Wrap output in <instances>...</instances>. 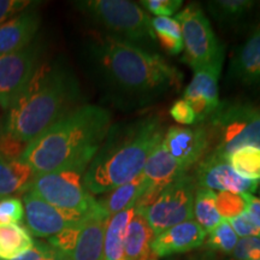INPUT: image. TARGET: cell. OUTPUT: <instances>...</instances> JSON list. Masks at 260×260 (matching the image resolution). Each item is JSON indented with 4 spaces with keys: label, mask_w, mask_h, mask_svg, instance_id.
Returning <instances> with one entry per match:
<instances>
[{
    "label": "cell",
    "mask_w": 260,
    "mask_h": 260,
    "mask_svg": "<svg viewBox=\"0 0 260 260\" xmlns=\"http://www.w3.org/2000/svg\"><path fill=\"white\" fill-rule=\"evenodd\" d=\"M80 84L60 60L39 64L27 88L8 110L2 134L27 147L51 125L79 107Z\"/></svg>",
    "instance_id": "cell-2"
},
{
    "label": "cell",
    "mask_w": 260,
    "mask_h": 260,
    "mask_svg": "<svg viewBox=\"0 0 260 260\" xmlns=\"http://www.w3.org/2000/svg\"><path fill=\"white\" fill-rule=\"evenodd\" d=\"M40 54L41 45L39 41L0 54V106L6 111L27 88L39 67Z\"/></svg>",
    "instance_id": "cell-10"
},
{
    "label": "cell",
    "mask_w": 260,
    "mask_h": 260,
    "mask_svg": "<svg viewBox=\"0 0 260 260\" xmlns=\"http://www.w3.org/2000/svg\"><path fill=\"white\" fill-rule=\"evenodd\" d=\"M40 15L35 10L27 9L0 25V54L31 44L40 28Z\"/></svg>",
    "instance_id": "cell-17"
},
{
    "label": "cell",
    "mask_w": 260,
    "mask_h": 260,
    "mask_svg": "<svg viewBox=\"0 0 260 260\" xmlns=\"http://www.w3.org/2000/svg\"><path fill=\"white\" fill-rule=\"evenodd\" d=\"M24 218L23 201L11 197L0 200V224H17Z\"/></svg>",
    "instance_id": "cell-31"
},
{
    "label": "cell",
    "mask_w": 260,
    "mask_h": 260,
    "mask_svg": "<svg viewBox=\"0 0 260 260\" xmlns=\"http://www.w3.org/2000/svg\"><path fill=\"white\" fill-rule=\"evenodd\" d=\"M89 162H79L59 170L34 175L25 193H31L45 203L64 210L88 213L98 200L84 188L83 176Z\"/></svg>",
    "instance_id": "cell-7"
},
{
    "label": "cell",
    "mask_w": 260,
    "mask_h": 260,
    "mask_svg": "<svg viewBox=\"0 0 260 260\" xmlns=\"http://www.w3.org/2000/svg\"><path fill=\"white\" fill-rule=\"evenodd\" d=\"M146 190H147V183L141 172L134 180L106 193L103 199L98 200V204L107 216L111 217L129 207L135 206L140 197L144 195Z\"/></svg>",
    "instance_id": "cell-23"
},
{
    "label": "cell",
    "mask_w": 260,
    "mask_h": 260,
    "mask_svg": "<svg viewBox=\"0 0 260 260\" xmlns=\"http://www.w3.org/2000/svg\"><path fill=\"white\" fill-rule=\"evenodd\" d=\"M234 258L237 260L260 259V237H243L237 241L233 251Z\"/></svg>",
    "instance_id": "cell-34"
},
{
    "label": "cell",
    "mask_w": 260,
    "mask_h": 260,
    "mask_svg": "<svg viewBox=\"0 0 260 260\" xmlns=\"http://www.w3.org/2000/svg\"><path fill=\"white\" fill-rule=\"evenodd\" d=\"M254 260H260V259H254Z\"/></svg>",
    "instance_id": "cell-41"
},
{
    "label": "cell",
    "mask_w": 260,
    "mask_h": 260,
    "mask_svg": "<svg viewBox=\"0 0 260 260\" xmlns=\"http://www.w3.org/2000/svg\"><path fill=\"white\" fill-rule=\"evenodd\" d=\"M226 159L230 167L240 176L253 181L260 180V148H240Z\"/></svg>",
    "instance_id": "cell-27"
},
{
    "label": "cell",
    "mask_w": 260,
    "mask_h": 260,
    "mask_svg": "<svg viewBox=\"0 0 260 260\" xmlns=\"http://www.w3.org/2000/svg\"><path fill=\"white\" fill-rule=\"evenodd\" d=\"M187 260H216V259H214V256L210 254H199V255L190 256V258H188Z\"/></svg>",
    "instance_id": "cell-40"
},
{
    "label": "cell",
    "mask_w": 260,
    "mask_h": 260,
    "mask_svg": "<svg viewBox=\"0 0 260 260\" xmlns=\"http://www.w3.org/2000/svg\"><path fill=\"white\" fill-rule=\"evenodd\" d=\"M161 142L184 172L199 164L212 148L209 132L204 124L197 128L170 126Z\"/></svg>",
    "instance_id": "cell-12"
},
{
    "label": "cell",
    "mask_w": 260,
    "mask_h": 260,
    "mask_svg": "<svg viewBox=\"0 0 260 260\" xmlns=\"http://www.w3.org/2000/svg\"><path fill=\"white\" fill-rule=\"evenodd\" d=\"M24 206V218L31 236L50 237L61 230L76 225L86 218L88 213L64 210L45 203L31 193H24L22 198Z\"/></svg>",
    "instance_id": "cell-11"
},
{
    "label": "cell",
    "mask_w": 260,
    "mask_h": 260,
    "mask_svg": "<svg viewBox=\"0 0 260 260\" xmlns=\"http://www.w3.org/2000/svg\"><path fill=\"white\" fill-rule=\"evenodd\" d=\"M223 65L201 68L194 71V76L187 88L184 89L183 98L189 104L197 117L195 123H205L218 109L219 89L218 81Z\"/></svg>",
    "instance_id": "cell-14"
},
{
    "label": "cell",
    "mask_w": 260,
    "mask_h": 260,
    "mask_svg": "<svg viewBox=\"0 0 260 260\" xmlns=\"http://www.w3.org/2000/svg\"><path fill=\"white\" fill-rule=\"evenodd\" d=\"M155 41L169 54H180L183 50L182 31L178 22L171 17H153L151 19Z\"/></svg>",
    "instance_id": "cell-26"
},
{
    "label": "cell",
    "mask_w": 260,
    "mask_h": 260,
    "mask_svg": "<svg viewBox=\"0 0 260 260\" xmlns=\"http://www.w3.org/2000/svg\"><path fill=\"white\" fill-rule=\"evenodd\" d=\"M164 134L158 116L112 125L84 172V188L100 195L134 180Z\"/></svg>",
    "instance_id": "cell-4"
},
{
    "label": "cell",
    "mask_w": 260,
    "mask_h": 260,
    "mask_svg": "<svg viewBox=\"0 0 260 260\" xmlns=\"http://www.w3.org/2000/svg\"><path fill=\"white\" fill-rule=\"evenodd\" d=\"M45 260H70V259L68 258L67 255H64L63 253H60L59 251H57L56 248H53V247L51 246L47 258L45 259Z\"/></svg>",
    "instance_id": "cell-39"
},
{
    "label": "cell",
    "mask_w": 260,
    "mask_h": 260,
    "mask_svg": "<svg viewBox=\"0 0 260 260\" xmlns=\"http://www.w3.org/2000/svg\"><path fill=\"white\" fill-rule=\"evenodd\" d=\"M228 222L232 225L236 235L241 239L243 237H260V225L253 219V217L247 210L242 214L229 219Z\"/></svg>",
    "instance_id": "cell-33"
},
{
    "label": "cell",
    "mask_w": 260,
    "mask_h": 260,
    "mask_svg": "<svg viewBox=\"0 0 260 260\" xmlns=\"http://www.w3.org/2000/svg\"><path fill=\"white\" fill-rule=\"evenodd\" d=\"M112 126V115L86 104L73 110L27 145L19 157L34 175L90 162Z\"/></svg>",
    "instance_id": "cell-3"
},
{
    "label": "cell",
    "mask_w": 260,
    "mask_h": 260,
    "mask_svg": "<svg viewBox=\"0 0 260 260\" xmlns=\"http://www.w3.org/2000/svg\"><path fill=\"white\" fill-rule=\"evenodd\" d=\"M229 74L245 86L260 84V27L237 50Z\"/></svg>",
    "instance_id": "cell-19"
},
{
    "label": "cell",
    "mask_w": 260,
    "mask_h": 260,
    "mask_svg": "<svg viewBox=\"0 0 260 260\" xmlns=\"http://www.w3.org/2000/svg\"><path fill=\"white\" fill-rule=\"evenodd\" d=\"M243 198L247 203V211L260 225V198H256L253 194H243Z\"/></svg>",
    "instance_id": "cell-38"
},
{
    "label": "cell",
    "mask_w": 260,
    "mask_h": 260,
    "mask_svg": "<svg viewBox=\"0 0 260 260\" xmlns=\"http://www.w3.org/2000/svg\"><path fill=\"white\" fill-rule=\"evenodd\" d=\"M184 174L186 172L182 170L178 162L171 157L160 141L148 155L142 170V175L147 183L146 191L159 194L165 187Z\"/></svg>",
    "instance_id": "cell-18"
},
{
    "label": "cell",
    "mask_w": 260,
    "mask_h": 260,
    "mask_svg": "<svg viewBox=\"0 0 260 260\" xmlns=\"http://www.w3.org/2000/svg\"><path fill=\"white\" fill-rule=\"evenodd\" d=\"M197 182L188 172L165 187L153 203L136 209L147 220L154 236L193 218Z\"/></svg>",
    "instance_id": "cell-9"
},
{
    "label": "cell",
    "mask_w": 260,
    "mask_h": 260,
    "mask_svg": "<svg viewBox=\"0 0 260 260\" xmlns=\"http://www.w3.org/2000/svg\"><path fill=\"white\" fill-rule=\"evenodd\" d=\"M32 177L34 172L25 162L0 157V200L25 193Z\"/></svg>",
    "instance_id": "cell-22"
},
{
    "label": "cell",
    "mask_w": 260,
    "mask_h": 260,
    "mask_svg": "<svg viewBox=\"0 0 260 260\" xmlns=\"http://www.w3.org/2000/svg\"><path fill=\"white\" fill-rule=\"evenodd\" d=\"M51 246L48 243L35 241L31 249H29L27 253L19 255L18 258L12 260H45L47 258L48 252H50Z\"/></svg>",
    "instance_id": "cell-37"
},
{
    "label": "cell",
    "mask_w": 260,
    "mask_h": 260,
    "mask_svg": "<svg viewBox=\"0 0 260 260\" xmlns=\"http://www.w3.org/2000/svg\"><path fill=\"white\" fill-rule=\"evenodd\" d=\"M182 31L184 60L194 71L201 68L223 65L224 47L214 35L209 18L199 4L191 3L176 14Z\"/></svg>",
    "instance_id": "cell-8"
},
{
    "label": "cell",
    "mask_w": 260,
    "mask_h": 260,
    "mask_svg": "<svg viewBox=\"0 0 260 260\" xmlns=\"http://www.w3.org/2000/svg\"><path fill=\"white\" fill-rule=\"evenodd\" d=\"M209 132L210 153L226 159L243 147L260 148V109L247 103H222L203 123Z\"/></svg>",
    "instance_id": "cell-6"
},
{
    "label": "cell",
    "mask_w": 260,
    "mask_h": 260,
    "mask_svg": "<svg viewBox=\"0 0 260 260\" xmlns=\"http://www.w3.org/2000/svg\"><path fill=\"white\" fill-rule=\"evenodd\" d=\"M88 54L117 105H149L181 84L180 70L160 54L111 35L94 37L88 42Z\"/></svg>",
    "instance_id": "cell-1"
},
{
    "label": "cell",
    "mask_w": 260,
    "mask_h": 260,
    "mask_svg": "<svg viewBox=\"0 0 260 260\" xmlns=\"http://www.w3.org/2000/svg\"><path fill=\"white\" fill-rule=\"evenodd\" d=\"M154 234L144 216L136 211L124 237V260H153Z\"/></svg>",
    "instance_id": "cell-20"
},
{
    "label": "cell",
    "mask_w": 260,
    "mask_h": 260,
    "mask_svg": "<svg viewBox=\"0 0 260 260\" xmlns=\"http://www.w3.org/2000/svg\"><path fill=\"white\" fill-rule=\"evenodd\" d=\"M207 237V247L213 251L222 253H233L239 241V236L234 232L229 222L223 219L212 232L209 233Z\"/></svg>",
    "instance_id": "cell-29"
},
{
    "label": "cell",
    "mask_w": 260,
    "mask_h": 260,
    "mask_svg": "<svg viewBox=\"0 0 260 260\" xmlns=\"http://www.w3.org/2000/svg\"><path fill=\"white\" fill-rule=\"evenodd\" d=\"M216 207L223 219L229 220L242 214L247 210V203L243 194L232 191H219L216 194Z\"/></svg>",
    "instance_id": "cell-30"
},
{
    "label": "cell",
    "mask_w": 260,
    "mask_h": 260,
    "mask_svg": "<svg viewBox=\"0 0 260 260\" xmlns=\"http://www.w3.org/2000/svg\"><path fill=\"white\" fill-rule=\"evenodd\" d=\"M205 239L206 232L195 220L190 219L155 235L152 241V252L153 256L158 258L187 253L199 248Z\"/></svg>",
    "instance_id": "cell-16"
},
{
    "label": "cell",
    "mask_w": 260,
    "mask_h": 260,
    "mask_svg": "<svg viewBox=\"0 0 260 260\" xmlns=\"http://www.w3.org/2000/svg\"><path fill=\"white\" fill-rule=\"evenodd\" d=\"M28 228L19 224H0V260H12L34 246Z\"/></svg>",
    "instance_id": "cell-24"
},
{
    "label": "cell",
    "mask_w": 260,
    "mask_h": 260,
    "mask_svg": "<svg viewBox=\"0 0 260 260\" xmlns=\"http://www.w3.org/2000/svg\"><path fill=\"white\" fill-rule=\"evenodd\" d=\"M254 6L251 0H214L207 3L211 15L220 23H235Z\"/></svg>",
    "instance_id": "cell-28"
},
{
    "label": "cell",
    "mask_w": 260,
    "mask_h": 260,
    "mask_svg": "<svg viewBox=\"0 0 260 260\" xmlns=\"http://www.w3.org/2000/svg\"><path fill=\"white\" fill-rule=\"evenodd\" d=\"M109 218L98 204L95 209L76 225L73 249L68 258L70 260H103L104 236Z\"/></svg>",
    "instance_id": "cell-15"
},
{
    "label": "cell",
    "mask_w": 260,
    "mask_h": 260,
    "mask_svg": "<svg viewBox=\"0 0 260 260\" xmlns=\"http://www.w3.org/2000/svg\"><path fill=\"white\" fill-rule=\"evenodd\" d=\"M170 115L174 121L180 123L182 125H193L197 121V117L191 107L186 100H176L170 107Z\"/></svg>",
    "instance_id": "cell-35"
},
{
    "label": "cell",
    "mask_w": 260,
    "mask_h": 260,
    "mask_svg": "<svg viewBox=\"0 0 260 260\" xmlns=\"http://www.w3.org/2000/svg\"><path fill=\"white\" fill-rule=\"evenodd\" d=\"M147 10V14L154 15L155 17H171L176 15L182 8V0H142L140 3Z\"/></svg>",
    "instance_id": "cell-32"
},
{
    "label": "cell",
    "mask_w": 260,
    "mask_h": 260,
    "mask_svg": "<svg viewBox=\"0 0 260 260\" xmlns=\"http://www.w3.org/2000/svg\"><path fill=\"white\" fill-rule=\"evenodd\" d=\"M76 6L94 23L119 39L146 51L154 52L155 41L151 16L142 6L128 0H84Z\"/></svg>",
    "instance_id": "cell-5"
},
{
    "label": "cell",
    "mask_w": 260,
    "mask_h": 260,
    "mask_svg": "<svg viewBox=\"0 0 260 260\" xmlns=\"http://www.w3.org/2000/svg\"><path fill=\"white\" fill-rule=\"evenodd\" d=\"M136 212L132 206L122 212L113 214L109 218L104 236L103 260H124V237L130 220Z\"/></svg>",
    "instance_id": "cell-21"
},
{
    "label": "cell",
    "mask_w": 260,
    "mask_h": 260,
    "mask_svg": "<svg viewBox=\"0 0 260 260\" xmlns=\"http://www.w3.org/2000/svg\"><path fill=\"white\" fill-rule=\"evenodd\" d=\"M195 182L199 188L210 190L253 194L258 189V181L240 176L230 167L228 159L209 153L198 164Z\"/></svg>",
    "instance_id": "cell-13"
},
{
    "label": "cell",
    "mask_w": 260,
    "mask_h": 260,
    "mask_svg": "<svg viewBox=\"0 0 260 260\" xmlns=\"http://www.w3.org/2000/svg\"><path fill=\"white\" fill-rule=\"evenodd\" d=\"M29 0H0V25L29 9Z\"/></svg>",
    "instance_id": "cell-36"
},
{
    "label": "cell",
    "mask_w": 260,
    "mask_h": 260,
    "mask_svg": "<svg viewBox=\"0 0 260 260\" xmlns=\"http://www.w3.org/2000/svg\"><path fill=\"white\" fill-rule=\"evenodd\" d=\"M216 193L213 190L205 189V188H197L194 198L193 217L195 222L203 228L206 233L212 232L223 218L219 216L216 207Z\"/></svg>",
    "instance_id": "cell-25"
}]
</instances>
